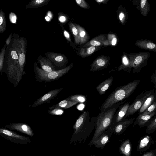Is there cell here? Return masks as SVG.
Here are the masks:
<instances>
[{"instance_id":"cell-20","label":"cell","mask_w":156,"mask_h":156,"mask_svg":"<svg viewBox=\"0 0 156 156\" xmlns=\"http://www.w3.org/2000/svg\"><path fill=\"white\" fill-rule=\"evenodd\" d=\"M156 96V91L154 90L153 92L147 98L145 101L140 109L139 115L141 114L154 103L155 101Z\"/></svg>"},{"instance_id":"cell-24","label":"cell","mask_w":156,"mask_h":156,"mask_svg":"<svg viewBox=\"0 0 156 156\" xmlns=\"http://www.w3.org/2000/svg\"><path fill=\"white\" fill-rule=\"evenodd\" d=\"M146 132L148 133H151L156 130V117H152L147 125Z\"/></svg>"},{"instance_id":"cell-41","label":"cell","mask_w":156,"mask_h":156,"mask_svg":"<svg viewBox=\"0 0 156 156\" xmlns=\"http://www.w3.org/2000/svg\"><path fill=\"white\" fill-rule=\"evenodd\" d=\"M117 39L116 38H114L112 39V44L113 45H115L116 43Z\"/></svg>"},{"instance_id":"cell-25","label":"cell","mask_w":156,"mask_h":156,"mask_svg":"<svg viewBox=\"0 0 156 156\" xmlns=\"http://www.w3.org/2000/svg\"><path fill=\"white\" fill-rule=\"evenodd\" d=\"M7 27L6 20L4 12L0 10V33L4 32Z\"/></svg>"},{"instance_id":"cell-44","label":"cell","mask_w":156,"mask_h":156,"mask_svg":"<svg viewBox=\"0 0 156 156\" xmlns=\"http://www.w3.org/2000/svg\"><path fill=\"white\" fill-rule=\"evenodd\" d=\"M90 156H96L95 155H90Z\"/></svg>"},{"instance_id":"cell-15","label":"cell","mask_w":156,"mask_h":156,"mask_svg":"<svg viewBox=\"0 0 156 156\" xmlns=\"http://www.w3.org/2000/svg\"><path fill=\"white\" fill-rule=\"evenodd\" d=\"M156 114V111L153 112L151 114L147 115H139L134 122L133 126L138 125L140 127H143L147 125L151 118Z\"/></svg>"},{"instance_id":"cell-29","label":"cell","mask_w":156,"mask_h":156,"mask_svg":"<svg viewBox=\"0 0 156 156\" xmlns=\"http://www.w3.org/2000/svg\"><path fill=\"white\" fill-rule=\"evenodd\" d=\"M63 33L65 37L71 46L74 49L77 50V48L75 46V43L73 42L71 40L69 33L64 29L63 30Z\"/></svg>"},{"instance_id":"cell-40","label":"cell","mask_w":156,"mask_h":156,"mask_svg":"<svg viewBox=\"0 0 156 156\" xmlns=\"http://www.w3.org/2000/svg\"><path fill=\"white\" fill-rule=\"evenodd\" d=\"M123 62L124 64L125 65H126L128 64V61L127 58L126 57H125L123 58Z\"/></svg>"},{"instance_id":"cell-37","label":"cell","mask_w":156,"mask_h":156,"mask_svg":"<svg viewBox=\"0 0 156 156\" xmlns=\"http://www.w3.org/2000/svg\"><path fill=\"white\" fill-rule=\"evenodd\" d=\"M12 36V34H11L7 38L5 44L7 46H8L10 43Z\"/></svg>"},{"instance_id":"cell-4","label":"cell","mask_w":156,"mask_h":156,"mask_svg":"<svg viewBox=\"0 0 156 156\" xmlns=\"http://www.w3.org/2000/svg\"><path fill=\"white\" fill-rule=\"evenodd\" d=\"M120 103L115 104L104 111L100 112L97 116L95 130L92 138L89 144V147L91 144L103 132L109 128L113 117Z\"/></svg>"},{"instance_id":"cell-3","label":"cell","mask_w":156,"mask_h":156,"mask_svg":"<svg viewBox=\"0 0 156 156\" xmlns=\"http://www.w3.org/2000/svg\"><path fill=\"white\" fill-rule=\"evenodd\" d=\"M140 83L139 80H135L129 83L116 89L102 104L101 112L105 110L112 105L122 101L131 95Z\"/></svg>"},{"instance_id":"cell-22","label":"cell","mask_w":156,"mask_h":156,"mask_svg":"<svg viewBox=\"0 0 156 156\" xmlns=\"http://www.w3.org/2000/svg\"><path fill=\"white\" fill-rule=\"evenodd\" d=\"M68 25L70 30L74 37L75 44L76 45L79 44L80 37L79 31L75 23H74L73 22L70 21L68 23Z\"/></svg>"},{"instance_id":"cell-11","label":"cell","mask_w":156,"mask_h":156,"mask_svg":"<svg viewBox=\"0 0 156 156\" xmlns=\"http://www.w3.org/2000/svg\"><path fill=\"white\" fill-rule=\"evenodd\" d=\"M63 89V88H61L49 91L37 99L31 107H35L44 103H48L57 95Z\"/></svg>"},{"instance_id":"cell-17","label":"cell","mask_w":156,"mask_h":156,"mask_svg":"<svg viewBox=\"0 0 156 156\" xmlns=\"http://www.w3.org/2000/svg\"><path fill=\"white\" fill-rule=\"evenodd\" d=\"M113 80V77H111L102 82L98 85L96 89L100 95L104 94L111 85Z\"/></svg>"},{"instance_id":"cell-13","label":"cell","mask_w":156,"mask_h":156,"mask_svg":"<svg viewBox=\"0 0 156 156\" xmlns=\"http://www.w3.org/2000/svg\"><path fill=\"white\" fill-rule=\"evenodd\" d=\"M135 118L129 119H124L118 122L112 129V131L117 135L122 134L133 122Z\"/></svg>"},{"instance_id":"cell-18","label":"cell","mask_w":156,"mask_h":156,"mask_svg":"<svg viewBox=\"0 0 156 156\" xmlns=\"http://www.w3.org/2000/svg\"><path fill=\"white\" fill-rule=\"evenodd\" d=\"M132 145L129 139L124 141L119 148V151L124 156H131Z\"/></svg>"},{"instance_id":"cell-10","label":"cell","mask_w":156,"mask_h":156,"mask_svg":"<svg viewBox=\"0 0 156 156\" xmlns=\"http://www.w3.org/2000/svg\"><path fill=\"white\" fill-rule=\"evenodd\" d=\"M112 131L109 128L103 132L91 144L96 147L102 149L109 142L111 137L113 134Z\"/></svg>"},{"instance_id":"cell-19","label":"cell","mask_w":156,"mask_h":156,"mask_svg":"<svg viewBox=\"0 0 156 156\" xmlns=\"http://www.w3.org/2000/svg\"><path fill=\"white\" fill-rule=\"evenodd\" d=\"M78 103L69 100L67 98L63 100L58 104L49 108V110L56 108L67 109L70 108Z\"/></svg>"},{"instance_id":"cell-28","label":"cell","mask_w":156,"mask_h":156,"mask_svg":"<svg viewBox=\"0 0 156 156\" xmlns=\"http://www.w3.org/2000/svg\"><path fill=\"white\" fill-rule=\"evenodd\" d=\"M156 110V103L155 101L150 106L148 107L141 114L143 115H149Z\"/></svg>"},{"instance_id":"cell-14","label":"cell","mask_w":156,"mask_h":156,"mask_svg":"<svg viewBox=\"0 0 156 156\" xmlns=\"http://www.w3.org/2000/svg\"><path fill=\"white\" fill-rule=\"evenodd\" d=\"M37 60L41 69L44 71L49 72L56 70L55 66L48 58L40 55L37 57Z\"/></svg>"},{"instance_id":"cell-30","label":"cell","mask_w":156,"mask_h":156,"mask_svg":"<svg viewBox=\"0 0 156 156\" xmlns=\"http://www.w3.org/2000/svg\"><path fill=\"white\" fill-rule=\"evenodd\" d=\"M58 20L62 24L65 23L69 20L67 16L63 13L59 12L58 14Z\"/></svg>"},{"instance_id":"cell-23","label":"cell","mask_w":156,"mask_h":156,"mask_svg":"<svg viewBox=\"0 0 156 156\" xmlns=\"http://www.w3.org/2000/svg\"><path fill=\"white\" fill-rule=\"evenodd\" d=\"M75 25L78 29L80 37L79 45L84 43L87 40V34L84 29L80 25L75 23Z\"/></svg>"},{"instance_id":"cell-12","label":"cell","mask_w":156,"mask_h":156,"mask_svg":"<svg viewBox=\"0 0 156 156\" xmlns=\"http://www.w3.org/2000/svg\"><path fill=\"white\" fill-rule=\"evenodd\" d=\"M129 105V102H126L122 106L114 115L109 129L112 131L115 126L123 119Z\"/></svg>"},{"instance_id":"cell-34","label":"cell","mask_w":156,"mask_h":156,"mask_svg":"<svg viewBox=\"0 0 156 156\" xmlns=\"http://www.w3.org/2000/svg\"><path fill=\"white\" fill-rule=\"evenodd\" d=\"M142 156H156V149L147 152Z\"/></svg>"},{"instance_id":"cell-36","label":"cell","mask_w":156,"mask_h":156,"mask_svg":"<svg viewBox=\"0 0 156 156\" xmlns=\"http://www.w3.org/2000/svg\"><path fill=\"white\" fill-rule=\"evenodd\" d=\"M142 60V58L141 56H138L136 57L134 61V63L136 65L140 63Z\"/></svg>"},{"instance_id":"cell-42","label":"cell","mask_w":156,"mask_h":156,"mask_svg":"<svg viewBox=\"0 0 156 156\" xmlns=\"http://www.w3.org/2000/svg\"><path fill=\"white\" fill-rule=\"evenodd\" d=\"M124 14L122 12L121 13L119 16V18L120 20H121L124 17Z\"/></svg>"},{"instance_id":"cell-27","label":"cell","mask_w":156,"mask_h":156,"mask_svg":"<svg viewBox=\"0 0 156 156\" xmlns=\"http://www.w3.org/2000/svg\"><path fill=\"white\" fill-rule=\"evenodd\" d=\"M7 45L5 44L0 51V72H2L3 66L5 52Z\"/></svg>"},{"instance_id":"cell-31","label":"cell","mask_w":156,"mask_h":156,"mask_svg":"<svg viewBox=\"0 0 156 156\" xmlns=\"http://www.w3.org/2000/svg\"><path fill=\"white\" fill-rule=\"evenodd\" d=\"M47 111L50 114L54 115H61L63 114L64 112L63 110L59 108L48 110Z\"/></svg>"},{"instance_id":"cell-5","label":"cell","mask_w":156,"mask_h":156,"mask_svg":"<svg viewBox=\"0 0 156 156\" xmlns=\"http://www.w3.org/2000/svg\"><path fill=\"white\" fill-rule=\"evenodd\" d=\"M73 64L74 62H72L62 69L48 72L40 68L35 62L34 65V69L36 81L51 82L57 80L67 73L73 67Z\"/></svg>"},{"instance_id":"cell-21","label":"cell","mask_w":156,"mask_h":156,"mask_svg":"<svg viewBox=\"0 0 156 156\" xmlns=\"http://www.w3.org/2000/svg\"><path fill=\"white\" fill-rule=\"evenodd\" d=\"M50 0H33L30 2L25 7L26 9L41 7L47 5Z\"/></svg>"},{"instance_id":"cell-35","label":"cell","mask_w":156,"mask_h":156,"mask_svg":"<svg viewBox=\"0 0 156 156\" xmlns=\"http://www.w3.org/2000/svg\"><path fill=\"white\" fill-rule=\"evenodd\" d=\"M53 14L51 11L47 12L45 19L48 22L50 21L53 19Z\"/></svg>"},{"instance_id":"cell-16","label":"cell","mask_w":156,"mask_h":156,"mask_svg":"<svg viewBox=\"0 0 156 156\" xmlns=\"http://www.w3.org/2000/svg\"><path fill=\"white\" fill-rule=\"evenodd\" d=\"M153 141L151 137L148 135L143 137L140 140L137 147L136 150L142 152L147 150Z\"/></svg>"},{"instance_id":"cell-7","label":"cell","mask_w":156,"mask_h":156,"mask_svg":"<svg viewBox=\"0 0 156 156\" xmlns=\"http://www.w3.org/2000/svg\"><path fill=\"white\" fill-rule=\"evenodd\" d=\"M154 90H151L144 91L137 96L132 103L129 105L125 116V117L134 114L140 109L147 98Z\"/></svg>"},{"instance_id":"cell-9","label":"cell","mask_w":156,"mask_h":156,"mask_svg":"<svg viewBox=\"0 0 156 156\" xmlns=\"http://www.w3.org/2000/svg\"><path fill=\"white\" fill-rule=\"evenodd\" d=\"M5 128L9 130H16L33 136L34 133L31 127L28 124L23 123L15 122L6 125Z\"/></svg>"},{"instance_id":"cell-39","label":"cell","mask_w":156,"mask_h":156,"mask_svg":"<svg viewBox=\"0 0 156 156\" xmlns=\"http://www.w3.org/2000/svg\"><path fill=\"white\" fill-rule=\"evenodd\" d=\"M147 2L146 0H142L141 2V7L142 8H144V7L146 2Z\"/></svg>"},{"instance_id":"cell-38","label":"cell","mask_w":156,"mask_h":156,"mask_svg":"<svg viewBox=\"0 0 156 156\" xmlns=\"http://www.w3.org/2000/svg\"><path fill=\"white\" fill-rule=\"evenodd\" d=\"M147 46L148 48L153 49L155 47V45L153 43L149 42L147 43Z\"/></svg>"},{"instance_id":"cell-1","label":"cell","mask_w":156,"mask_h":156,"mask_svg":"<svg viewBox=\"0 0 156 156\" xmlns=\"http://www.w3.org/2000/svg\"><path fill=\"white\" fill-rule=\"evenodd\" d=\"M20 47V36L18 34H12L11 41L6 48L2 71L6 73L8 80L15 87L18 85L23 75L19 64Z\"/></svg>"},{"instance_id":"cell-43","label":"cell","mask_w":156,"mask_h":156,"mask_svg":"<svg viewBox=\"0 0 156 156\" xmlns=\"http://www.w3.org/2000/svg\"><path fill=\"white\" fill-rule=\"evenodd\" d=\"M103 1V0H96V1L99 2H102Z\"/></svg>"},{"instance_id":"cell-26","label":"cell","mask_w":156,"mask_h":156,"mask_svg":"<svg viewBox=\"0 0 156 156\" xmlns=\"http://www.w3.org/2000/svg\"><path fill=\"white\" fill-rule=\"evenodd\" d=\"M67 98L69 100L76 102L78 103L83 102L86 100L85 97L81 95H75L70 96Z\"/></svg>"},{"instance_id":"cell-8","label":"cell","mask_w":156,"mask_h":156,"mask_svg":"<svg viewBox=\"0 0 156 156\" xmlns=\"http://www.w3.org/2000/svg\"><path fill=\"white\" fill-rule=\"evenodd\" d=\"M45 55L52 62L58 67L66 65L68 63L67 57L64 54L48 52H45Z\"/></svg>"},{"instance_id":"cell-33","label":"cell","mask_w":156,"mask_h":156,"mask_svg":"<svg viewBox=\"0 0 156 156\" xmlns=\"http://www.w3.org/2000/svg\"><path fill=\"white\" fill-rule=\"evenodd\" d=\"M9 20L13 23H16L17 20L16 15L13 12H11L9 15Z\"/></svg>"},{"instance_id":"cell-6","label":"cell","mask_w":156,"mask_h":156,"mask_svg":"<svg viewBox=\"0 0 156 156\" xmlns=\"http://www.w3.org/2000/svg\"><path fill=\"white\" fill-rule=\"evenodd\" d=\"M0 135L8 140L16 144H26L31 142L28 137L5 128H0Z\"/></svg>"},{"instance_id":"cell-2","label":"cell","mask_w":156,"mask_h":156,"mask_svg":"<svg viewBox=\"0 0 156 156\" xmlns=\"http://www.w3.org/2000/svg\"><path fill=\"white\" fill-rule=\"evenodd\" d=\"M88 111H83L76 120L73 128L74 131L70 144L85 142L95 128L97 116H94L90 120Z\"/></svg>"},{"instance_id":"cell-32","label":"cell","mask_w":156,"mask_h":156,"mask_svg":"<svg viewBox=\"0 0 156 156\" xmlns=\"http://www.w3.org/2000/svg\"><path fill=\"white\" fill-rule=\"evenodd\" d=\"M75 2L80 7L85 9L87 8V5L84 0H75Z\"/></svg>"}]
</instances>
